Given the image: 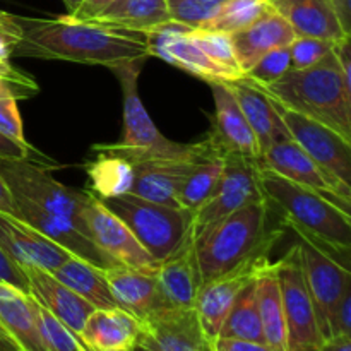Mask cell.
<instances>
[{
	"label": "cell",
	"instance_id": "obj_12",
	"mask_svg": "<svg viewBox=\"0 0 351 351\" xmlns=\"http://www.w3.org/2000/svg\"><path fill=\"white\" fill-rule=\"evenodd\" d=\"M273 99V98H271ZM274 101V99H273ZM276 103V101H274ZM276 108L287 125L290 137L336 180L351 185V141L345 139L329 127L285 108L276 103Z\"/></svg>",
	"mask_w": 351,
	"mask_h": 351
},
{
	"label": "cell",
	"instance_id": "obj_29",
	"mask_svg": "<svg viewBox=\"0 0 351 351\" xmlns=\"http://www.w3.org/2000/svg\"><path fill=\"white\" fill-rule=\"evenodd\" d=\"M254 288H256L264 343L274 351H288L287 322H285L283 298H281L280 281H278L276 263H271L269 257L261 263L254 276Z\"/></svg>",
	"mask_w": 351,
	"mask_h": 351
},
{
	"label": "cell",
	"instance_id": "obj_19",
	"mask_svg": "<svg viewBox=\"0 0 351 351\" xmlns=\"http://www.w3.org/2000/svg\"><path fill=\"white\" fill-rule=\"evenodd\" d=\"M12 199L14 206H16L17 218L23 219L24 223L31 225L40 233H43L47 239L60 245L69 254L99 267V269L119 267L95 245V242L74 221L64 218V216L51 215V213L41 209L40 206L24 201V199Z\"/></svg>",
	"mask_w": 351,
	"mask_h": 351
},
{
	"label": "cell",
	"instance_id": "obj_15",
	"mask_svg": "<svg viewBox=\"0 0 351 351\" xmlns=\"http://www.w3.org/2000/svg\"><path fill=\"white\" fill-rule=\"evenodd\" d=\"M266 257L267 252L261 254L237 269L201 285L197 297H195L194 311L197 315L199 326L211 345L219 338L223 322H225L230 308L235 304L239 293L254 280L261 263Z\"/></svg>",
	"mask_w": 351,
	"mask_h": 351
},
{
	"label": "cell",
	"instance_id": "obj_43",
	"mask_svg": "<svg viewBox=\"0 0 351 351\" xmlns=\"http://www.w3.org/2000/svg\"><path fill=\"white\" fill-rule=\"evenodd\" d=\"M0 283H7L29 295V283H27L26 273L2 249H0Z\"/></svg>",
	"mask_w": 351,
	"mask_h": 351
},
{
	"label": "cell",
	"instance_id": "obj_10",
	"mask_svg": "<svg viewBox=\"0 0 351 351\" xmlns=\"http://www.w3.org/2000/svg\"><path fill=\"white\" fill-rule=\"evenodd\" d=\"M259 171V161L239 154H225L218 185L211 197L194 213L192 230L199 232L243 206L266 201L261 191Z\"/></svg>",
	"mask_w": 351,
	"mask_h": 351
},
{
	"label": "cell",
	"instance_id": "obj_5",
	"mask_svg": "<svg viewBox=\"0 0 351 351\" xmlns=\"http://www.w3.org/2000/svg\"><path fill=\"white\" fill-rule=\"evenodd\" d=\"M144 60L127 62L113 67L120 81L123 95V134L120 143L96 144L95 151L117 153L125 158L153 156V158H182V160H197L211 151V143L206 137L201 143L182 144L170 141L158 130L151 120L146 106L139 96V74Z\"/></svg>",
	"mask_w": 351,
	"mask_h": 351
},
{
	"label": "cell",
	"instance_id": "obj_26",
	"mask_svg": "<svg viewBox=\"0 0 351 351\" xmlns=\"http://www.w3.org/2000/svg\"><path fill=\"white\" fill-rule=\"evenodd\" d=\"M271 7L287 19L295 36L319 38L341 43L350 34L343 29L329 0H269Z\"/></svg>",
	"mask_w": 351,
	"mask_h": 351
},
{
	"label": "cell",
	"instance_id": "obj_39",
	"mask_svg": "<svg viewBox=\"0 0 351 351\" xmlns=\"http://www.w3.org/2000/svg\"><path fill=\"white\" fill-rule=\"evenodd\" d=\"M336 45L338 43L319 40V38L297 36L288 45L291 69L314 67V65H317L319 62H322L328 55H331L335 51Z\"/></svg>",
	"mask_w": 351,
	"mask_h": 351
},
{
	"label": "cell",
	"instance_id": "obj_37",
	"mask_svg": "<svg viewBox=\"0 0 351 351\" xmlns=\"http://www.w3.org/2000/svg\"><path fill=\"white\" fill-rule=\"evenodd\" d=\"M290 69V51H288V47H283L276 48V50H271L269 53L261 57L259 60L242 75V77H245L247 81L264 88V86L271 84V82L283 77Z\"/></svg>",
	"mask_w": 351,
	"mask_h": 351
},
{
	"label": "cell",
	"instance_id": "obj_49",
	"mask_svg": "<svg viewBox=\"0 0 351 351\" xmlns=\"http://www.w3.org/2000/svg\"><path fill=\"white\" fill-rule=\"evenodd\" d=\"M317 351H351V336L336 335L328 339H322Z\"/></svg>",
	"mask_w": 351,
	"mask_h": 351
},
{
	"label": "cell",
	"instance_id": "obj_13",
	"mask_svg": "<svg viewBox=\"0 0 351 351\" xmlns=\"http://www.w3.org/2000/svg\"><path fill=\"white\" fill-rule=\"evenodd\" d=\"M82 216L89 239L112 263L120 267L156 273V261L137 242L125 223L106 209L98 197L93 194L89 195Z\"/></svg>",
	"mask_w": 351,
	"mask_h": 351
},
{
	"label": "cell",
	"instance_id": "obj_46",
	"mask_svg": "<svg viewBox=\"0 0 351 351\" xmlns=\"http://www.w3.org/2000/svg\"><path fill=\"white\" fill-rule=\"evenodd\" d=\"M335 332L351 336V288L345 291L338 308H336Z\"/></svg>",
	"mask_w": 351,
	"mask_h": 351
},
{
	"label": "cell",
	"instance_id": "obj_34",
	"mask_svg": "<svg viewBox=\"0 0 351 351\" xmlns=\"http://www.w3.org/2000/svg\"><path fill=\"white\" fill-rule=\"evenodd\" d=\"M219 338L247 339V341L264 343L254 280L237 297L235 304L230 308L228 315H226L225 322H223Z\"/></svg>",
	"mask_w": 351,
	"mask_h": 351
},
{
	"label": "cell",
	"instance_id": "obj_45",
	"mask_svg": "<svg viewBox=\"0 0 351 351\" xmlns=\"http://www.w3.org/2000/svg\"><path fill=\"white\" fill-rule=\"evenodd\" d=\"M115 2L117 0H82L81 5L75 9V12L67 14V16L77 21H93Z\"/></svg>",
	"mask_w": 351,
	"mask_h": 351
},
{
	"label": "cell",
	"instance_id": "obj_52",
	"mask_svg": "<svg viewBox=\"0 0 351 351\" xmlns=\"http://www.w3.org/2000/svg\"><path fill=\"white\" fill-rule=\"evenodd\" d=\"M0 27H2L3 31H7V33L19 38V27H17L16 21H14V16L2 12V10H0Z\"/></svg>",
	"mask_w": 351,
	"mask_h": 351
},
{
	"label": "cell",
	"instance_id": "obj_28",
	"mask_svg": "<svg viewBox=\"0 0 351 351\" xmlns=\"http://www.w3.org/2000/svg\"><path fill=\"white\" fill-rule=\"evenodd\" d=\"M139 331V319L123 308H95L86 319L81 343L88 351L132 350Z\"/></svg>",
	"mask_w": 351,
	"mask_h": 351
},
{
	"label": "cell",
	"instance_id": "obj_51",
	"mask_svg": "<svg viewBox=\"0 0 351 351\" xmlns=\"http://www.w3.org/2000/svg\"><path fill=\"white\" fill-rule=\"evenodd\" d=\"M0 211L7 213V215L17 216L12 194H10V191H9V187H7L5 182H3L2 175H0Z\"/></svg>",
	"mask_w": 351,
	"mask_h": 351
},
{
	"label": "cell",
	"instance_id": "obj_17",
	"mask_svg": "<svg viewBox=\"0 0 351 351\" xmlns=\"http://www.w3.org/2000/svg\"><path fill=\"white\" fill-rule=\"evenodd\" d=\"M259 167L295 184L351 201V185L326 173L291 137L271 146L259 158Z\"/></svg>",
	"mask_w": 351,
	"mask_h": 351
},
{
	"label": "cell",
	"instance_id": "obj_2",
	"mask_svg": "<svg viewBox=\"0 0 351 351\" xmlns=\"http://www.w3.org/2000/svg\"><path fill=\"white\" fill-rule=\"evenodd\" d=\"M263 89L285 108L351 141V84L343 77L335 51L314 67L290 69Z\"/></svg>",
	"mask_w": 351,
	"mask_h": 351
},
{
	"label": "cell",
	"instance_id": "obj_20",
	"mask_svg": "<svg viewBox=\"0 0 351 351\" xmlns=\"http://www.w3.org/2000/svg\"><path fill=\"white\" fill-rule=\"evenodd\" d=\"M202 158V156H201ZM134 167V185L130 194L146 201L167 206H178V191L192 165L199 160L182 158H127Z\"/></svg>",
	"mask_w": 351,
	"mask_h": 351
},
{
	"label": "cell",
	"instance_id": "obj_1",
	"mask_svg": "<svg viewBox=\"0 0 351 351\" xmlns=\"http://www.w3.org/2000/svg\"><path fill=\"white\" fill-rule=\"evenodd\" d=\"M14 21L19 27V41L14 47L17 57L67 60L110 69L149 57L141 33L113 29L93 21L72 19L71 16L55 19L14 16Z\"/></svg>",
	"mask_w": 351,
	"mask_h": 351
},
{
	"label": "cell",
	"instance_id": "obj_3",
	"mask_svg": "<svg viewBox=\"0 0 351 351\" xmlns=\"http://www.w3.org/2000/svg\"><path fill=\"white\" fill-rule=\"evenodd\" d=\"M267 215L269 202L257 201L199 232L192 230L201 285L269 252L280 232H267Z\"/></svg>",
	"mask_w": 351,
	"mask_h": 351
},
{
	"label": "cell",
	"instance_id": "obj_38",
	"mask_svg": "<svg viewBox=\"0 0 351 351\" xmlns=\"http://www.w3.org/2000/svg\"><path fill=\"white\" fill-rule=\"evenodd\" d=\"M38 317L48 351H88L74 332L69 331L58 319H55L40 305H38Z\"/></svg>",
	"mask_w": 351,
	"mask_h": 351
},
{
	"label": "cell",
	"instance_id": "obj_14",
	"mask_svg": "<svg viewBox=\"0 0 351 351\" xmlns=\"http://www.w3.org/2000/svg\"><path fill=\"white\" fill-rule=\"evenodd\" d=\"M132 351H213L194 308H160L141 321Z\"/></svg>",
	"mask_w": 351,
	"mask_h": 351
},
{
	"label": "cell",
	"instance_id": "obj_4",
	"mask_svg": "<svg viewBox=\"0 0 351 351\" xmlns=\"http://www.w3.org/2000/svg\"><path fill=\"white\" fill-rule=\"evenodd\" d=\"M259 184L264 199L285 213V225L298 226L331 252L348 256L351 201L295 184L264 168L259 171Z\"/></svg>",
	"mask_w": 351,
	"mask_h": 351
},
{
	"label": "cell",
	"instance_id": "obj_47",
	"mask_svg": "<svg viewBox=\"0 0 351 351\" xmlns=\"http://www.w3.org/2000/svg\"><path fill=\"white\" fill-rule=\"evenodd\" d=\"M33 153L29 144H21L9 139L3 134H0V158H10V160H24L29 158Z\"/></svg>",
	"mask_w": 351,
	"mask_h": 351
},
{
	"label": "cell",
	"instance_id": "obj_32",
	"mask_svg": "<svg viewBox=\"0 0 351 351\" xmlns=\"http://www.w3.org/2000/svg\"><path fill=\"white\" fill-rule=\"evenodd\" d=\"M88 178L91 194L98 199L119 197L130 194L134 185V167L125 156L105 153L88 165Z\"/></svg>",
	"mask_w": 351,
	"mask_h": 351
},
{
	"label": "cell",
	"instance_id": "obj_48",
	"mask_svg": "<svg viewBox=\"0 0 351 351\" xmlns=\"http://www.w3.org/2000/svg\"><path fill=\"white\" fill-rule=\"evenodd\" d=\"M329 2L343 29L351 34V0H329Z\"/></svg>",
	"mask_w": 351,
	"mask_h": 351
},
{
	"label": "cell",
	"instance_id": "obj_27",
	"mask_svg": "<svg viewBox=\"0 0 351 351\" xmlns=\"http://www.w3.org/2000/svg\"><path fill=\"white\" fill-rule=\"evenodd\" d=\"M103 274L117 305L139 321L163 308L154 273L119 266L105 269Z\"/></svg>",
	"mask_w": 351,
	"mask_h": 351
},
{
	"label": "cell",
	"instance_id": "obj_24",
	"mask_svg": "<svg viewBox=\"0 0 351 351\" xmlns=\"http://www.w3.org/2000/svg\"><path fill=\"white\" fill-rule=\"evenodd\" d=\"M240 74H245L261 57L276 48L288 47L295 40V33L281 14L271 7L264 16L245 29L230 34Z\"/></svg>",
	"mask_w": 351,
	"mask_h": 351
},
{
	"label": "cell",
	"instance_id": "obj_40",
	"mask_svg": "<svg viewBox=\"0 0 351 351\" xmlns=\"http://www.w3.org/2000/svg\"><path fill=\"white\" fill-rule=\"evenodd\" d=\"M167 7L171 21L194 29H202L219 10V7L208 5L201 0H167Z\"/></svg>",
	"mask_w": 351,
	"mask_h": 351
},
{
	"label": "cell",
	"instance_id": "obj_6",
	"mask_svg": "<svg viewBox=\"0 0 351 351\" xmlns=\"http://www.w3.org/2000/svg\"><path fill=\"white\" fill-rule=\"evenodd\" d=\"M99 201L125 223L137 242L158 264L170 257L192 235L194 213L184 208L146 201L134 194Z\"/></svg>",
	"mask_w": 351,
	"mask_h": 351
},
{
	"label": "cell",
	"instance_id": "obj_36",
	"mask_svg": "<svg viewBox=\"0 0 351 351\" xmlns=\"http://www.w3.org/2000/svg\"><path fill=\"white\" fill-rule=\"evenodd\" d=\"M191 38L215 64L242 75L239 71V64H237L235 51H233L232 36L228 33L211 29H192Z\"/></svg>",
	"mask_w": 351,
	"mask_h": 351
},
{
	"label": "cell",
	"instance_id": "obj_56",
	"mask_svg": "<svg viewBox=\"0 0 351 351\" xmlns=\"http://www.w3.org/2000/svg\"><path fill=\"white\" fill-rule=\"evenodd\" d=\"M105 351H132V350H105Z\"/></svg>",
	"mask_w": 351,
	"mask_h": 351
},
{
	"label": "cell",
	"instance_id": "obj_44",
	"mask_svg": "<svg viewBox=\"0 0 351 351\" xmlns=\"http://www.w3.org/2000/svg\"><path fill=\"white\" fill-rule=\"evenodd\" d=\"M213 351H274L266 343L247 341V339L218 338L213 343Z\"/></svg>",
	"mask_w": 351,
	"mask_h": 351
},
{
	"label": "cell",
	"instance_id": "obj_55",
	"mask_svg": "<svg viewBox=\"0 0 351 351\" xmlns=\"http://www.w3.org/2000/svg\"><path fill=\"white\" fill-rule=\"evenodd\" d=\"M201 2L208 3V5H216V7H219V5H223V3L230 2V0H201Z\"/></svg>",
	"mask_w": 351,
	"mask_h": 351
},
{
	"label": "cell",
	"instance_id": "obj_33",
	"mask_svg": "<svg viewBox=\"0 0 351 351\" xmlns=\"http://www.w3.org/2000/svg\"><path fill=\"white\" fill-rule=\"evenodd\" d=\"M209 141V139H208ZM223 154H219L215 147L199 158L192 168L189 170L187 177L182 182L178 191V206L187 211L195 213L215 192L219 177L223 171Z\"/></svg>",
	"mask_w": 351,
	"mask_h": 351
},
{
	"label": "cell",
	"instance_id": "obj_54",
	"mask_svg": "<svg viewBox=\"0 0 351 351\" xmlns=\"http://www.w3.org/2000/svg\"><path fill=\"white\" fill-rule=\"evenodd\" d=\"M62 2H64L65 7H67L69 14H72V12H75V9H77L79 5H81L82 0H62Z\"/></svg>",
	"mask_w": 351,
	"mask_h": 351
},
{
	"label": "cell",
	"instance_id": "obj_30",
	"mask_svg": "<svg viewBox=\"0 0 351 351\" xmlns=\"http://www.w3.org/2000/svg\"><path fill=\"white\" fill-rule=\"evenodd\" d=\"M105 269L93 266L79 257L71 256L64 264L53 271V276L60 283L71 288L72 291L84 298L86 302L93 305L95 308H113L119 307L110 291L106 278L103 274Z\"/></svg>",
	"mask_w": 351,
	"mask_h": 351
},
{
	"label": "cell",
	"instance_id": "obj_42",
	"mask_svg": "<svg viewBox=\"0 0 351 351\" xmlns=\"http://www.w3.org/2000/svg\"><path fill=\"white\" fill-rule=\"evenodd\" d=\"M17 101L19 99L10 98V96H0V134L16 143L27 144Z\"/></svg>",
	"mask_w": 351,
	"mask_h": 351
},
{
	"label": "cell",
	"instance_id": "obj_35",
	"mask_svg": "<svg viewBox=\"0 0 351 351\" xmlns=\"http://www.w3.org/2000/svg\"><path fill=\"white\" fill-rule=\"evenodd\" d=\"M269 9V0H230L219 5L218 14L202 29L233 34L256 23Z\"/></svg>",
	"mask_w": 351,
	"mask_h": 351
},
{
	"label": "cell",
	"instance_id": "obj_18",
	"mask_svg": "<svg viewBox=\"0 0 351 351\" xmlns=\"http://www.w3.org/2000/svg\"><path fill=\"white\" fill-rule=\"evenodd\" d=\"M0 249L21 267H38L53 273L72 254L24 223L0 211Z\"/></svg>",
	"mask_w": 351,
	"mask_h": 351
},
{
	"label": "cell",
	"instance_id": "obj_41",
	"mask_svg": "<svg viewBox=\"0 0 351 351\" xmlns=\"http://www.w3.org/2000/svg\"><path fill=\"white\" fill-rule=\"evenodd\" d=\"M38 91H40V86L31 75L12 67L9 62L0 64V96L27 99L36 96Z\"/></svg>",
	"mask_w": 351,
	"mask_h": 351
},
{
	"label": "cell",
	"instance_id": "obj_11",
	"mask_svg": "<svg viewBox=\"0 0 351 351\" xmlns=\"http://www.w3.org/2000/svg\"><path fill=\"white\" fill-rule=\"evenodd\" d=\"M185 24L167 21L141 33L146 40L147 55L161 58L173 67L182 69L192 75H197L206 82H230L242 75L215 64L197 45L192 41L191 31Z\"/></svg>",
	"mask_w": 351,
	"mask_h": 351
},
{
	"label": "cell",
	"instance_id": "obj_8",
	"mask_svg": "<svg viewBox=\"0 0 351 351\" xmlns=\"http://www.w3.org/2000/svg\"><path fill=\"white\" fill-rule=\"evenodd\" d=\"M0 175L12 197L33 202L51 215L64 216L74 221L88 235L82 215L91 192L77 191L60 184L51 177L47 168L29 161V158L24 160L0 158Z\"/></svg>",
	"mask_w": 351,
	"mask_h": 351
},
{
	"label": "cell",
	"instance_id": "obj_16",
	"mask_svg": "<svg viewBox=\"0 0 351 351\" xmlns=\"http://www.w3.org/2000/svg\"><path fill=\"white\" fill-rule=\"evenodd\" d=\"M215 101L213 130L208 139L219 154H239L259 161L261 149L242 108L226 82H209Z\"/></svg>",
	"mask_w": 351,
	"mask_h": 351
},
{
	"label": "cell",
	"instance_id": "obj_25",
	"mask_svg": "<svg viewBox=\"0 0 351 351\" xmlns=\"http://www.w3.org/2000/svg\"><path fill=\"white\" fill-rule=\"evenodd\" d=\"M0 328L19 351H48L31 295L0 283Z\"/></svg>",
	"mask_w": 351,
	"mask_h": 351
},
{
	"label": "cell",
	"instance_id": "obj_9",
	"mask_svg": "<svg viewBox=\"0 0 351 351\" xmlns=\"http://www.w3.org/2000/svg\"><path fill=\"white\" fill-rule=\"evenodd\" d=\"M276 273L287 322V350L317 351L322 336L319 332L314 304L302 273L297 243L280 261H276Z\"/></svg>",
	"mask_w": 351,
	"mask_h": 351
},
{
	"label": "cell",
	"instance_id": "obj_53",
	"mask_svg": "<svg viewBox=\"0 0 351 351\" xmlns=\"http://www.w3.org/2000/svg\"><path fill=\"white\" fill-rule=\"evenodd\" d=\"M0 351H19V348L10 341L9 336L2 331V328H0Z\"/></svg>",
	"mask_w": 351,
	"mask_h": 351
},
{
	"label": "cell",
	"instance_id": "obj_50",
	"mask_svg": "<svg viewBox=\"0 0 351 351\" xmlns=\"http://www.w3.org/2000/svg\"><path fill=\"white\" fill-rule=\"evenodd\" d=\"M17 41H19V38L0 27V64L9 62V58L14 55V47H16Z\"/></svg>",
	"mask_w": 351,
	"mask_h": 351
},
{
	"label": "cell",
	"instance_id": "obj_31",
	"mask_svg": "<svg viewBox=\"0 0 351 351\" xmlns=\"http://www.w3.org/2000/svg\"><path fill=\"white\" fill-rule=\"evenodd\" d=\"M170 21L167 0H117L93 23L113 29L144 33L154 26Z\"/></svg>",
	"mask_w": 351,
	"mask_h": 351
},
{
	"label": "cell",
	"instance_id": "obj_23",
	"mask_svg": "<svg viewBox=\"0 0 351 351\" xmlns=\"http://www.w3.org/2000/svg\"><path fill=\"white\" fill-rule=\"evenodd\" d=\"M226 84L232 89L250 129L256 134L261 156L276 143L290 139V132H288L287 125H285L283 119L278 112L276 103L267 96V93L263 88L247 81L245 77L235 79V81H230Z\"/></svg>",
	"mask_w": 351,
	"mask_h": 351
},
{
	"label": "cell",
	"instance_id": "obj_22",
	"mask_svg": "<svg viewBox=\"0 0 351 351\" xmlns=\"http://www.w3.org/2000/svg\"><path fill=\"white\" fill-rule=\"evenodd\" d=\"M24 273L29 283V295L34 298V302L50 312L69 331L74 332L81 339L86 319L95 311V307L71 288L60 283L48 271L38 269V267H24Z\"/></svg>",
	"mask_w": 351,
	"mask_h": 351
},
{
	"label": "cell",
	"instance_id": "obj_7",
	"mask_svg": "<svg viewBox=\"0 0 351 351\" xmlns=\"http://www.w3.org/2000/svg\"><path fill=\"white\" fill-rule=\"evenodd\" d=\"M298 235V256L308 295L314 304L319 332L322 339L336 336L335 315L345 291L351 288V274L345 264L339 263L335 252L326 249L314 237L298 226L287 225Z\"/></svg>",
	"mask_w": 351,
	"mask_h": 351
},
{
	"label": "cell",
	"instance_id": "obj_21",
	"mask_svg": "<svg viewBox=\"0 0 351 351\" xmlns=\"http://www.w3.org/2000/svg\"><path fill=\"white\" fill-rule=\"evenodd\" d=\"M154 276L163 307L194 308L195 297L201 288L194 237H189L170 257L161 261Z\"/></svg>",
	"mask_w": 351,
	"mask_h": 351
}]
</instances>
